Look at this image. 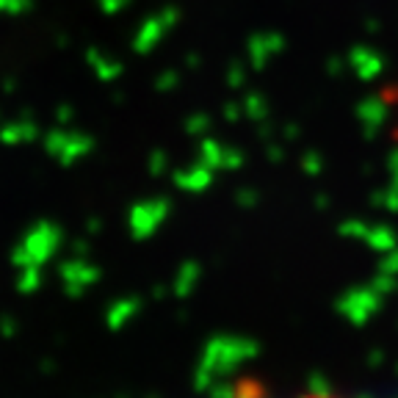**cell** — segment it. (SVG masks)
Returning a JSON list of instances; mask_svg holds the SVG:
<instances>
[{
    "label": "cell",
    "mask_w": 398,
    "mask_h": 398,
    "mask_svg": "<svg viewBox=\"0 0 398 398\" xmlns=\"http://www.w3.org/2000/svg\"><path fill=\"white\" fill-rule=\"evenodd\" d=\"M379 108L387 119V133H390V139L393 144L398 147V81L393 83H384L379 89Z\"/></svg>",
    "instance_id": "cell-1"
},
{
    "label": "cell",
    "mask_w": 398,
    "mask_h": 398,
    "mask_svg": "<svg viewBox=\"0 0 398 398\" xmlns=\"http://www.w3.org/2000/svg\"><path fill=\"white\" fill-rule=\"evenodd\" d=\"M313 398H321V395H313Z\"/></svg>",
    "instance_id": "cell-2"
}]
</instances>
